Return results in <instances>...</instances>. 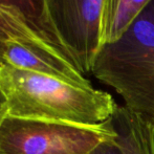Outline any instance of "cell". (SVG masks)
<instances>
[{
    "mask_svg": "<svg viewBox=\"0 0 154 154\" xmlns=\"http://www.w3.org/2000/svg\"><path fill=\"white\" fill-rule=\"evenodd\" d=\"M8 116L85 126L105 123L116 108L108 92L0 64Z\"/></svg>",
    "mask_w": 154,
    "mask_h": 154,
    "instance_id": "obj_1",
    "label": "cell"
},
{
    "mask_svg": "<svg viewBox=\"0 0 154 154\" xmlns=\"http://www.w3.org/2000/svg\"><path fill=\"white\" fill-rule=\"evenodd\" d=\"M91 73L125 106L154 119V0L120 38L102 45Z\"/></svg>",
    "mask_w": 154,
    "mask_h": 154,
    "instance_id": "obj_2",
    "label": "cell"
},
{
    "mask_svg": "<svg viewBox=\"0 0 154 154\" xmlns=\"http://www.w3.org/2000/svg\"><path fill=\"white\" fill-rule=\"evenodd\" d=\"M108 120L95 126L8 116L0 127L4 154H89L111 138Z\"/></svg>",
    "mask_w": 154,
    "mask_h": 154,
    "instance_id": "obj_3",
    "label": "cell"
},
{
    "mask_svg": "<svg viewBox=\"0 0 154 154\" xmlns=\"http://www.w3.org/2000/svg\"><path fill=\"white\" fill-rule=\"evenodd\" d=\"M105 0H44L49 22L78 70L85 75L101 48Z\"/></svg>",
    "mask_w": 154,
    "mask_h": 154,
    "instance_id": "obj_4",
    "label": "cell"
},
{
    "mask_svg": "<svg viewBox=\"0 0 154 154\" xmlns=\"http://www.w3.org/2000/svg\"><path fill=\"white\" fill-rule=\"evenodd\" d=\"M12 43L71 62L49 22L44 0H0V62Z\"/></svg>",
    "mask_w": 154,
    "mask_h": 154,
    "instance_id": "obj_5",
    "label": "cell"
},
{
    "mask_svg": "<svg viewBox=\"0 0 154 154\" xmlns=\"http://www.w3.org/2000/svg\"><path fill=\"white\" fill-rule=\"evenodd\" d=\"M108 123L111 140L122 154H154V119L116 106Z\"/></svg>",
    "mask_w": 154,
    "mask_h": 154,
    "instance_id": "obj_6",
    "label": "cell"
},
{
    "mask_svg": "<svg viewBox=\"0 0 154 154\" xmlns=\"http://www.w3.org/2000/svg\"><path fill=\"white\" fill-rule=\"evenodd\" d=\"M153 0H105L102 21V42L120 38ZM102 44V45H103Z\"/></svg>",
    "mask_w": 154,
    "mask_h": 154,
    "instance_id": "obj_7",
    "label": "cell"
},
{
    "mask_svg": "<svg viewBox=\"0 0 154 154\" xmlns=\"http://www.w3.org/2000/svg\"><path fill=\"white\" fill-rule=\"evenodd\" d=\"M112 137V136H111ZM89 154H122L120 149L116 147V145L113 143L111 138L105 140L102 144H100L92 152Z\"/></svg>",
    "mask_w": 154,
    "mask_h": 154,
    "instance_id": "obj_8",
    "label": "cell"
},
{
    "mask_svg": "<svg viewBox=\"0 0 154 154\" xmlns=\"http://www.w3.org/2000/svg\"><path fill=\"white\" fill-rule=\"evenodd\" d=\"M8 116V101L4 95L2 89L0 88V127L2 123L4 122L6 118Z\"/></svg>",
    "mask_w": 154,
    "mask_h": 154,
    "instance_id": "obj_9",
    "label": "cell"
},
{
    "mask_svg": "<svg viewBox=\"0 0 154 154\" xmlns=\"http://www.w3.org/2000/svg\"><path fill=\"white\" fill-rule=\"evenodd\" d=\"M0 154H4V153H2V152H1V151H0Z\"/></svg>",
    "mask_w": 154,
    "mask_h": 154,
    "instance_id": "obj_10",
    "label": "cell"
}]
</instances>
